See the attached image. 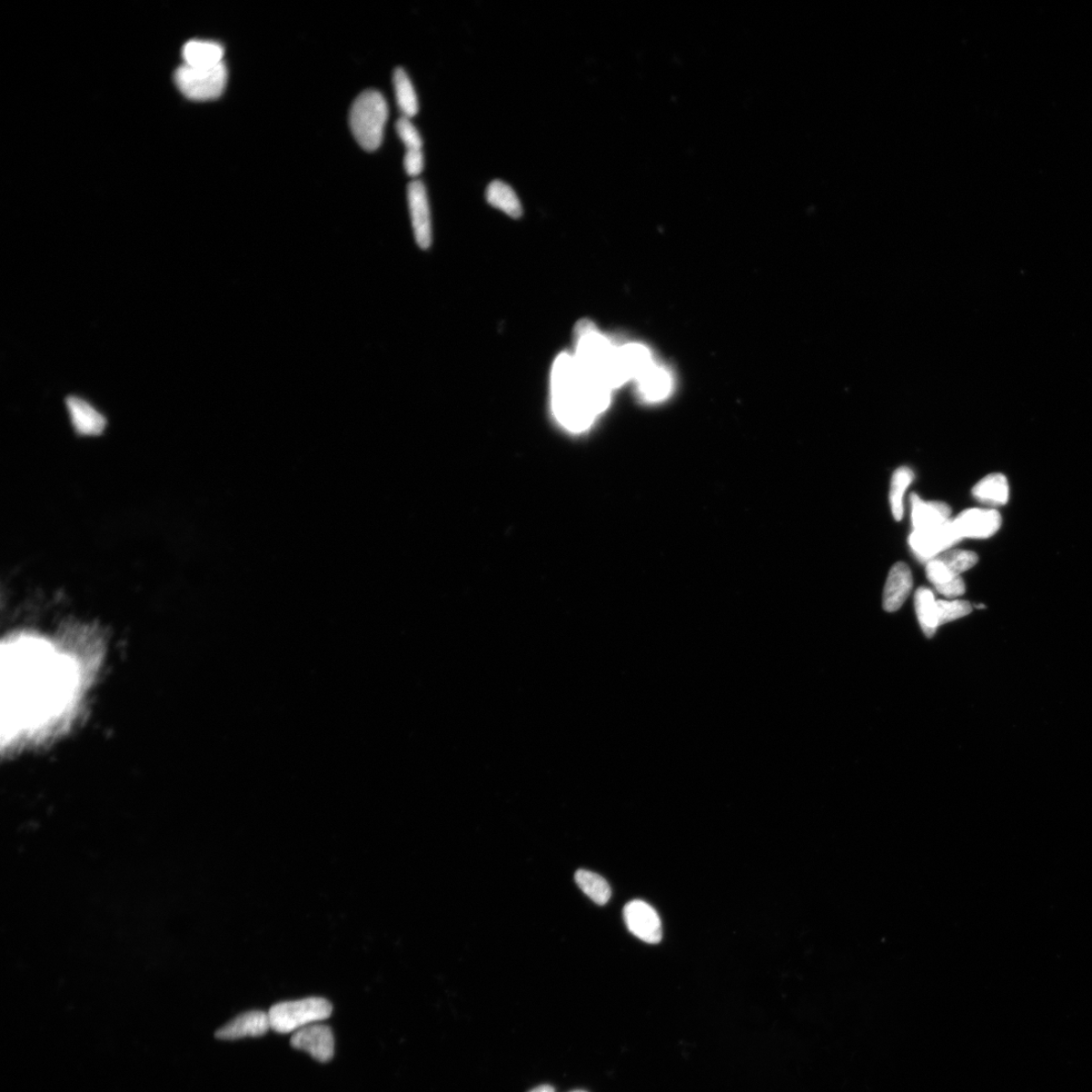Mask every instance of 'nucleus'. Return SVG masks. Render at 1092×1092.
<instances>
[{
	"label": "nucleus",
	"instance_id": "obj_1",
	"mask_svg": "<svg viewBox=\"0 0 1092 1092\" xmlns=\"http://www.w3.org/2000/svg\"><path fill=\"white\" fill-rule=\"evenodd\" d=\"M4 659V721L12 739L61 713L72 697L74 676L62 654L33 638L9 643Z\"/></svg>",
	"mask_w": 1092,
	"mask_h": 1092
},
{
	"label": "nucleus",
	"instance_id": "obj_2",
	"mask_svg": "<svg viewBox=\"0 0 1092 1092\" xmlns=\"http://www.w3.org/2000/svg\"><path fill=\"white\" fill-rule=\"evenodd\" d=\"M551 385L555 419L572 433L590 429L610 404L612 391L589 381L568 352L554 362Z\"/></svg>",
	"mask_w": 1092,
	"mask_h": 1092
},
{
	"label": "nucleus",
	"instance_id": "obj_3",
	"mask_svg": "<svg viewBox=\"0 0 1092 1092\" xmlns=\"http://www.w3.org/2000/svg\"><path fill=\"white\" fill-rule=\"evenodd\" d=\"M574 359L583 374L592 383L610 391L624 384L619 369L618 347L601 334L590 321L575 327Z\"/></svg>",
	"mask_w": 1092,
	"mask_h": 1092
},
{
	"label": "nucleus",
	"instance_id": "obj_4",
	"mask_svg": "<svg viewBox=\"0 0 1092 1092\" xmlns=\"http://www.w3.org/2000/svg\"><path fill=\"white\" fill-rule=\"evenodd\" d=\"M389 107L384 95L373 89L356 97L350 114L351 132L364 150L375 151L382 145Z\"/></svg>",
	"mask_w": 1092,
	"mask_h": 1092
},
{
	"label": "nucleus",
	"instance_id": "obj_5",
	"mask_svg": "<svg viewBox=\"0 0 1092 1092\" xmlns=\"http://www.w3.org/2000/svg\"><path fill=\"white\" fill-rule=\"evenodd\" d=\"M332 1005L322 997L284 1001L267 1012L271 1028L280 1034H290L330 1018Z\"/></svg>",
	"mask_w": 1092,
	"mask_h": 1092
},
{
	"label": "nucleus",
	"instance_id": "obj_6",
	"mask_svg": "<svg viewBox=\"0 0 1092 1092\" xmlns=\"http://www.w3.org/2000/svg\"><path fill=\"white\" fill-rule=\"evenodd\" d=\"M175 84L187 98L195 102L213 101L220 97L228 82L225 63L211 69H197L187 65L178 68Z\"/></svg>",
	"mask_w": 1092,
	"mask_h": 1092
},
{
	"label": "nucleus",
	"instance_id": "obj_7",
	"mask_svg": "<svg viewBox=\"0 0 1092 1092\" xmlns=\"http://www.w3.org/2000/svg\"><path fill=\"white\" fill-rule=\"evenodd\" d=\"M962 540L954 522L949 519L938 528L916 531L909 536L910 548L921 562H930Z\"/></svg>",
	"mask_w": 1092,
	"mask_h": 1092
},
{
	"label": "nucleus",
	"instance_id": "obj_8",
	"mask_svg": "<svg viewBox=\"0 0 1092 1092\" xmlns=\"http://www.w3.org/2000/svg\"><path fill=\"white\" fill-rule=\"evenodd\" d=\"M412 228L417 245L426 251L432 243V224L429 195L424 184L413 181L407 188Z\"/></svg>",
	"mask_w": 1092,
	"mask_h": 1092
},
{
	"label": "nucleus",
	"instance_id": "obj_9",
	"mask_svg": "<svg viewBox=\"0 0 1092 1092\" xmlns=\"http://www.w3.org/2000/svg\"><path fill=\"white\" fill-rule=\"evenodd\" d=\"M625 923L635 937L649 942L658 944L663 937L662 922L658 915L647 902L632 900L625 906L623 910Z\"/></svg>",
	"mask_w": 1092,
	"mask_h": 1092
},
{
	"label": "nucleus",
	"instance_id": "obj_10",
	"mask_svg": "<svg viewBox=\"0 0 1092 1092\" xmlns=\"http://www.w3.org/2000/svg\"><path fill=\"white\" fill-rule=\"evenodd\" d=\"M291 1045L296 1050L306 1052L322 1064L329 1062L334 1056L335 1041L332 1030L319 1022L294 1032Z\"/></svg>",
	"mask_w": 1092,
	"mask_h": 1092
},
{
	"label": "nucleus",
	"instance_id": "obj_11",
	"mask_svg": "<svg viewBox=\"0 0 1092 1092\" xmlns=\"http://www.w3.org/2000/svg\"><path fill=\"white\" fill-rule=\"evenodd\" d=\"M961 539L986 540L1001 528L1002 518L994 509H967L953 519Z\"/></svg>",
	"mask_w": 1092,
	"mask_h": 1092
},
{
	"label": "nucleus",
	"instance_id": "obj_12",
	"mask_svg": "<svg viewBox=\"0 0 1092 1092\" xmlns=\"http://www.w3.org/2000/svg\"><path fill=\"white\" fill-rule=\"evenodd\" d=\"M66 408L74 430L85 436L102 434L106 426V417L82 396H69Z\"/></svg>",
	"mask_w": 1092,
	"mask_h": 1092
},
{
	"label": "nucleus",
	"instance_id": "obj_13",
	"mask_svg": "<svg viewBox=\"0 0 1092 1092\" xmlns=\"http://www.w3.org/2000/svg\"><path fill=\"white\" fill-rule=\"evenodd\" d=\"M271 1029L268 1014L262 1010H252L238 1016L217 1030L216 1038L228 1041L248 1037L256 1038L265 1035Z\"/></svg>",
	"mask_w": 1092,
	"mask_h": 1092
},
{
	"label": "nucleus",
	"instance_id": "obj_14",
	"mask_svg": "<svg viewBox=\"0 0 1092 1092\" xmlns=\"http://www.w3.org/2000/svg\"><path fill=\"white\" fill-rule=\"evenodd\" d=\"M912 585V574L908 565L905 563L893 565L883 593V608L887 612L899 610L908 598Z\"/></svg>",
	"mask_w": 1092,
	"mask_h": 1092
},
{
	"label": "nucleus",
	"instance_id": "obj_15",
	"mask_svg": "<svg viewBox=\"0 0 1092 1092\" xmlns=\"http://www.w3.org/2000/svg\"><path fill=\"white\" fill-rule=\"evenodd\" d=\"M910 504L913 530L935 529L950 519L952 510L946 503L922 501L917 494H912Z\"/></svg>",
	"mask_w": 1092,
	"mask_h": 1092
},
{
	"label": "nucleus",
	"instance_id": "obj_16",
	"mask_svg": "<svg viewBox=\"0 0 1092 1092\" xmlns=\"http://www.w3.org/2000/svg\"><path fill=\"white\" fill-rule=\"evenodd\" d=\"M637 383L641 398L649 403L667 399L673 389L671 373L655 362L639 377Z\"/></svg>",
	"mask_w": 1092,
	"mask_h": 1092
},
{
	"label": "nucleus",
	"instance_id": "obj_17",
	"mask_svg": "<svg viewBox=\"0 0 1092 1092\" xmlns=\"http://www.w3.org/2000/svg\"><path fill=\"white\" fill-rule=\"evenodd\" d=\"M224 54L222 45L210 41H191L183 49L184 65L197 69H211L224 63Z\"/></svg>",
	"mask_w": 1092,
	"mask_h": 1092
},
{
	"label": "nucleus",
	"instance_id": "obj_18",
	"mask_svg": "<svg viewBox=\"0 0 1092 1092\" xmlns=\"http://www.w3.org/2000/svg\"><path fill=\"white\" fill-rule=\"evenodd\" d=\"M927 577L936 590L949 599H955L965 593V583L961 575L952 574L937 559L927 563Z\"/></svg>",
	"mask_w": 1092,
	"mask_h": 1092
},
{
	"label": "nucleus",
	"instance_id": "obj_19",
	"mask_svg": "<svg viewBox=\"0 0 1092 1092\" xmlns=\"http://www.w3.org/2000/svg\"><path fill=\"white\" fill-rule=\"evenodd\" d=\"M972 495L983 504L1004 506L1009 499L1008 479L1002 474H988L975 485Z\"/></svg>",
	"mask_w": 1092,
	"mask_h": 1092
},
{
	"label": "nucleus",
	"instance_id": "obj_20",
	"mask_svg": "<svg viewBox=\"0 0 1092 1092\" xmlns=\"http://www.w3.org/2000/svg\"><path fill=\"white\" fill-rule=\"evenodd\" d=\"M485 197L492 206L513 218H519L523 214L519 197L509 184L502 181L492 182L486 188Z\"/></svg>",
	"mask_w": 1092,
	"mask_h": 1092
},
{
	"label": "nucleus",
	"instance_id": "obj_21",
	"mask_svg": "<svg viewBox=\"0 0 1092 1092\" xmlns=\"http://www.w3.org/2000/svg\"><path fill=\"white\" fill-rule=\"evenodd\" d=\"M916 611L920 628L928 639L934 637L938 624L937 600L934 593L922 587L916 592Z\"/></svg>",
	"mask_w": 1092,
	"mask_h": 1092
},
{
	"label": "nucleus",
	"instance_id": "obj_22",
	"mask_svg": "<svg viewBox=\"0 0 1092 1092\" xmlns=\"http://www.w3.org/2000/svg\"><path fill=\"white\" fill-rule=\"evenodd\" d=\"M393 84L396 103H398L402 117L411 118L418 114V96H417L411 79L403 68L396 69Z\"/></svg>",
	"mask_w": 1092,
	"mask_h": 1092
},
{
	"label": "nucleus",
	"instance_id": "obj_23",
	"mask_svg": "<svg viewBox=\"0 0 1092 1092\" xmlns=\"http://www.w3.org/2000/svg\"><path fill=\"white\" fill-rule=\"evenodd\" d=\"M574 880L580 889L599 906L607 905L611 897V888L607 880L587 870H579L574 874Z\"/></svg>",
	"mask_w": 1092,
	"mask_h": 1092
},
{
	"label": "nucleus",
	"instance_id": "obj_24",
	"mask_svg": "<svg viewBox=\"0 0 1092 1092\" xmlns=\"http://www.w3.org/2000/svg\"><path fill=\"white\" fill-rule=\"evenodd\" d=\"M915 480V474L907 466H901L892 475L890 502L893 518L900 521L903 518V495Z\"/></svg>",
	"mask_w": 1092,
	"mask_h": 1092
},
{
	"label": "nucleus",
	"instance_id": "obj_25",
	"mask_svg": "<svg viewBox=\"0 0 1092 1092\" xmlns=\"http://www.w3.org/2000/svg\"><path fill=\"white\" fill-rule=\"evenodd\" d=\"M935 559L944 564L945 568L954 575H960L972 569L979 560L975 552L960 550L944 552Z\"/></svg>",
	"mask_w": 1092,
	"mask_h": 1092
},
{
	"label": "nucleus",
	"instance_id": "obj_26",
	"mask_svg": "<svg viewBox=\"0 0 1092 1092\" xmlns=\"http://www.w3.org/2000/svg\"><path fill=\"white\" fill-rule=\"evenodd\" d=\"M938 624L949 623L967 617L972 612L971 604L964 600H937Z\"/></svg>",
	"mask_w": 1092,
	"mask_h": 1092
},
{
	"label": "nucleus",
	"instance_id": "obj_27",
	"mask_svg": "<svg viewBox=\"0 0 1092 1092\" xmlns=\"http://www.w3.org/2000/svg\"><path fill=\"white\" fill-rule=\"evenodd\" d=\"M396 134L405 145L407 151L422 150V138L411 118L401 117L396 124Z\"/></svg>",
	"mask_w": 1092,
	"mask_h": 1092
},
{
	"label": "nucleus",
	"instance_id": "obj_28",
	"mask_svg": "<svg viewBox=\"0 0 1092 1092\" xmlns=\"http://www.w3.org/2000/svg\"><path fill=\"white\" fill-rule=\"evenodd\" d=\"M404 167L407 174L409 176L417 177L420 175L424 168V155L422 150L406 151Z\"/></svg>",
	"mask_w": 1092,
	"mask_h": 1092
},
{
	"label": "nucleus",
	"instance_id": "obj_29",
	"mask_svg": "<svg viewBox=\"0 0 1092 1092\" xmlns=\"http://www.w3.org/2000/svg\"><path fill=\"white\" fill-rule=\"evenodd\" d=\"M529 1092H554V1088L551 1086H540L532 1089Z\"/></svg>",
	"mask_w": 1092,
	"mask_h": 1092
},
{
	"label": "nucleus",
	"instance_id": "obj_30",
	"mask_svg": "<svg viewBox=\"0 0 1092 1092\" xmlns=\"http://www.w3.org/2000/svg\"><path fill=\"white\" fill-rule=\"evenodd\" d=\"M976 608H978V609H985V608H986V607H985V605H976Z\"/></svg>",
	"mask_w": 1092,
	"mask_h": 1092
},
{
	"label": "nucleus",
	"instance_id": "obj_31",
	"mask_svg": "<svg viewBox=\"0 0 1092 1092\" xmlns=\"http://www.w3.org/2000/svg\"><path fill=\"white\" fill-rule=\"evenodd\" d=\"M571 1092H585V1091H584V1090H574V1091H571Z\"/></svg>",
	"mask_w": 1092,
	"mask_h": 1092
}]
</instances>
